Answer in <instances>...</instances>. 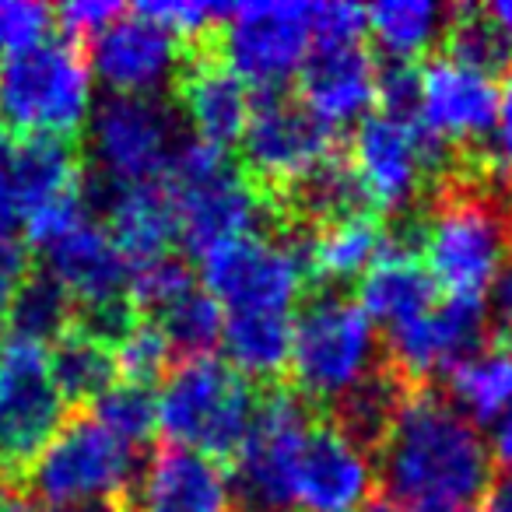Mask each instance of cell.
Here are the masks:
<instances>
[{"label":"cell","instance_id":"cell-13","mask_svg":"<svg viewBox=\"0 0 512 512\" xmlns=\"http://www.w3.org/2000/svg\"><path fill=\"white\" fill-rule=\"evenodd\" d=\"M313 425V411L299 393L274 390L260 397L232 467L235 498L246 502L249 512H285L292 505L295 474Z\"/></svg>","mask_w":512,"mask_h":512},{"label":"cell","instance_id":"cell-44","mask_svg":"<svg viewBox=\"0 0 512 512\" xmlns=\"http://www.w3.org/2000/svg\"><path fill=\"white\" fill-rule=\"evenodd\" d=\"M491 302H495V320L502 327V337H512V260L498 274L495 288H491Z\"/></svg>","mask_w":512,"mask_h":512},{"label":"cell","instance_id":"cell-32","mask_svg":"<svg viewBox=\"0 0 512 512\" xmlns=\"http://www.w3.org/2000/svg\"><path fill=\"white\" fill-rule=\"evenodd\" d=\"M151 320L158 323L165 341L172 344V355H183V362L186 358H207L214 351V344H221V334H225V313L204 292V285H193L190 292L169 302Z\"/></svg>","mask_w":512,"mask_h":512},{"label":"cell","instance_id":"cell-15","mask_svg":"<svg viewBox=\"0 0 512 512\" xmlns=\"http://www.w3.org/2000/svg\"><path fill=\"white\" fill-rule=\"evenodd\" d=\"M190 57H183V39L144 11H123L109 29H102L88 46L92 78L102 81L109 95H144L176 85Z\"/></svg>","mask_w":512,"mask_h":512},{"label":"cell","instance_id":"cell-35","mask_svg":"<svg viewBox=\"0 0 512 512\" xmlns=\"http://www.w3.org/2000/svg\"><path fill=\"white\" fill-rule=\"evenodd\" d=\"M193 285H200V281L193 278L190 264H186L183 256H158L151 264H141L130 271V306L155 316L169 302H176L179 295L190 292Z\"/></svg>","mask_w":512,"mask_h":512},{"label":"cell","instance_id":"cell-41","mask_svg":"<svg viewBox=\"0 0 512 512\" xmlns=\"http://www.w3.org/2000/svg\"><path fill=\"white\" fill-rule=\"evenodd\" d=\"M369 32L365 11L355 4H316V43H355Z\"/></svg>","mask_w":512,"mask_h":512},{"label":"cell","instance_id":"cell-38","mask_svg":"<svg viewBox=\"0 0 512 512\" xmlns=\"http://www.w3.org/2000/svg\"><path fill=\"white\" fill-rule=\"evenodd\" d=\"M379 113L393 120H421V71L414 64L390 60L379 67V88H376Z\"/></svg>","mask_w":512,"mask_h":512},{"label":"cell","instance_id":"cell-18","mask_svg":"<svg viewBox=\"0 0 512 512\" xmlns=\"http://www.w3.org/2000/svg\"><path fill=\"white\" fill-rule=\"evenodd\" d=\"M376 463L369 449L344 435L334 421H316L295 474V498L302 512H355L369 502Z\"/></svg>","mask_w":512,"mask_h":512},{"label":"cell","instance_id":"cell-30","mask_svg":"<svg viewBox=\"0 0 512 512\" xmlns=\"http://www.w3.org/2000/svg\"><path fill=\"white\" fill-rule=\"evenodd\" d=\"M74 302L50 274H29L22 288H18L15 302L8 309V323L15 341H29V344H57L67 330L74 327Z\"/></svg>","mask_w":512,"mask_h":512},{"label":"cell","instance_id":"cell-29","mask_svg":"<svg viewBox=\"0 0 512 512\" xmlns=\"http://www.w3.org/2000/svg\"><path fill=\"white\" fill-rule=\"evenodd\" d=\"M50 376L67 404H95L116 383L113 348L74 323L50 348Z\"/></svg>","mask_w":512,"mask_h":512},{"label":"cell","instance_id":"cell-7","mask_svg":"<svg viewBox=\"0 0 512 512\" xmlns=\"http://www.w3.org/2000/svg\"><path fill=\"white\" fill-rule=\"evenodd\" d=\"M383 358L376 323L355 299L341 292H320L299 309L292 337V369L299 397L306 404H330L362 386Z\"/></svg>","mask_w":512,"mask_h":512},{"label":"cell","instance_id":"cell-37","mask_svg":"<svg viewBox=\"0 0 512 512\" xmlns=\"http://www.w3.org/2000/svg\"><path fill=\"white\" fill-rule=\"evenodd\" d=\"M137 11H144L148 18L162 22L169 32H176L179 39H200L207 32H218L221 22L228 18L232 4H207V0H148L137 4Z\"/></svg>","mask_w":512,"mask_h":512},{"label":"cell","instance_id":"cell-45","mask_svg":"<svg viewBox=\"0 0 512 512\" xmlns=\"http://www.w3.org/2000/svg\"><path fill=\"white\" fill-rule=\"evenodd\" d=\"M484 498H488L484 512H512V467H502V474L491 477Z\"/></svg>","mask_w":512,"mask_h":512},{"label":"cell","instance_id":"cell-16","mask_svg":"<svg viewBox=\"0 0 512 512\" xmlns=\"http://www.w3.org/2000/svg\"><path fill=\"white\" fill-rule=\"evenodd\" d=\"M491 316L484 299H442L421 320L386 334V362L407 379H425L439 369L453 372L460 362L488 348Z\"/></svg>","mask_w":512,"mask_h":512},{"label":"cell","instance_id":"cell-31","mask_svg":"<svg viewBox=\"0 0 512 512\" xmlns=\"http://www.w3.org/2000/svg\"><path fill=\"white\" fill-rule=\"evenodd\" d=\"M446 57L488 78L512 74V36L491 22L488 8H453L446 29Z\"/></svg>","mask_w":512,"mask_h":512},{"label":"cell","instance_id":"cell-8","mask_svg":"<svg viewBox=\"0 0 512 512\" xmlns=\"http://www.w3.org/2000/svg\"><path fill=\"white\" fill-rule=\"evenodd\" d=\"M467 151H456L421 120L365 116L351 137V165L372 207L411 211L425 190L463 169Z\"/></svg>","mask_w":512,"mask_h":512},{"label":"cell","instance_id":"cell-23","mask_svg":"<svg viewBox=\"0 0 512 512\" xmlns=\"http://www.w3.org/2000/svg\"><path fill=\"white\" fill-rule=\"evenodd\" d=\"M8 186L15 218H32L50 204L85 193L81 155L67 137H22L11 144Z\"/></svg>","mask_w":512,"mask_h":512},{"label":"cell","instance_id":"cell-4","mask_svg":"<svg viewBox=\"0 0 512 512\" xmlns=\"http://www.w3.org/2000/svg\"><path fill=\"white\" fill-rule=\"evenodd\" d=\"M172 214H176V242L193 256L256 235L264 218L267 197L249 183V176L211 144L186 141L165 176Z\"/></svg>","mask_w":512,"mask_h":512},{"label":"cell","instance_id":"cell-19","mask_svg":"<svg viewBox=\"0 0 512 512\" xmlns=\"http://www.w3.org/2000/svg\"><path fill=\"white\" fill-rule=\"evenodd\" d=\"M379 67L362 39L355 43H316L299 71V99L330 130L362 123L376 106Z\"/></svg>","mask_w":512,"mask_h":512},{"label":"cell","instance_id":"cell-25","mask_svg":"<svg viewBox=\"0 0 512 512\" xmlns=\"http://www.w3.org/2000/svg\"><path fill=\"white\" fill-rule=\"evenodd\" d=\"M449 400L477 428H488L512 404V337H498L456 365L449 372Z\"/></svg>","mask_w":512,"mask_h":512},{"label":"cell","instance_id":"cell-21","mask_svg":"<svg viewBox=\"0 0 512 512\" xmlns=\"http://www.w3.org/2000/svg\"><path fill=\"white\" fill-rule=\"evenodd\" d=\"M179 109L193 130V141L228 151V144L242 141L246 134L253 99L249 85L235 71L214 57H190L186 71L179 74Z\"/></svg>","mask_w":512,"mask_h":512},{"label":"cell","instance_id":"cell-34","mask_svg":"<svg viewBox=\"0 0 512 512\" xmlns=\"http://www.w3.org/2000/svg\"><path fill=\"white\" fill-rule=\"evenodd\" d=\"M109 348H113L116 376L123 383L148 386L169 372L172 344L165 341V334L158 330L155 320H134Z\"/></svg>","mask_w":512,"mask_h":512},{"label":"cell","instance_id":"cell-17","mask_svg":"<svg viewBox=\"0 0 512 512\" xmlns=\"http://www.w3.org/2000/svg\"><path fill=\"white\" fill-rule=\"evenodd\" d=\"M498 106L502 92L488 74L470 71L449 57L428 60L421 71V123L456 151L495 137Z\"/></svg>","mask_w":512,"mask_h":512},{"label":"cell","instance_id":"cell-42","mask_svg":"<svg viewBox=\"0 0 512 512\" xmlns=\"http://www.w3.org/2000/svg\"><path fill=\"white\" fill-rule=\"evenodd\" d=\"M491 162H495L498 169L509 165V172H512V74L505 78V88H502L498 127H495V137H491Z\"/></svg>","mask_w":512,"mask_h":512},{"label":"cell","instance_id":"cell-36","mask_svg":"<svg viewBox=\"0 0 512 512\" xmlns=\"http://www.w3.org/2000/svg\"><path fill=\"white\" fill-rule=\"evenodd\" d=\"M57 22L46 4L32 0H0V60L18 57L32 46L50 39V25Z\"/></svg>","mask_w":512,"mask_h":512},{"label":"cell","instance_id":"cell-40","mask_svg":"<svg viewBox=\"0 0 512 512\" xmlns=\"http://www.w3.org/2000/svg\"><path fill=\"white\" fill-rule=\"evenodd\" d=\"M29 253L25 242L18 239L11 228H0V323L8 316L11 302H15L18 288L29 281Z\"/></svg>","mask_w":512,"mask_h":512},{"label":"cell","instance_id":"cell-46","mask_svg":"<svg viewBox=\"0 0 512 512\" xmlns=\"http://www.w3.org/2000/svg\"><path fill=\"white\" fill-rule=\"evenodd\" d=\"M0 512H57V509L43 505L39 498L18 495V491H11V488H4V484H0Z\"/></svg>","mask_w":512,"mask_h":512},{"label":"cell","instance_id":"cell-33","mask_svg":"<svg viewBox=\"0 0 512 512\" xmlns=\"http://www.w3.org/2000/svg\"><path fill=\"white\" fill-rule=\"evenodd\" d=\"M92 418H99L113 435L130 446H141L158 432V397L148 386L113 383L92 404Z\"/></svg>","mask_w":512,"mask_h":512},{"label":"cell","instance_id":"cell-1","mask_svg":"<svg viewBox=\"0 0 512 512\" xmlns=\"http://www.w3.org/2000/svg\"><path fill=\"white\" fill-rule=\"evenodd\" d=\"M376 470L386 502L400 509H467L491 484V449L449 393L418 386L393 418Z\"/></svg>","mask_w":512,"mask_h":512},{"label":"cell","instance_id":"cell-9","mask_svg":"<svg viewBox=\"0 0 512 512\" xmlns=\"http://www.w3.org/2000/svg\"><path fill=\"white\" fill-rule=\"evenodd\" d=\"M302 235H242L200 256V285L225 316H295L306 285Z\"/></svg>","mask_w":512,"mask_h":512},{"label":"cell","instance_id":"cell-43","mask_svg":"<svg viewBox=\"0 0 512 512\" xmlns=\"http://www.w3.org/2000/svg\"><path fill=\"white\" fill-rule=\"evenodd\" d=\"M488 449L502 467H512V404L488 425Z\"/></svg>","mask_w":512,"mask_h":512},{"label":"cell","instance_id":"cell-22","mask_svg":"<svg viewBox=\"0 0 512 512\" xmlns=\"http://www.w3.org/2000/svg\"><path fill=\"white\" fill-rule=\"evenodd\" d=\"M92 193L99 197L106 228L127 256L130 271L172 253L176 214H172L165 186H109L95 179Z\"/></svg>","mask_w":512,"mask_h":512},{"label":"cell","instance_id":"cell-47","mask_svg":"<svg viewBox=\"0 0 512 512\" xmlns=\"http://www.w3.org/2000/svg\"><path fill=\"white\" fill-rule=\"evenodd\" d=\"M369 512H407V509H400V505H393V502H379V505H372Z\"/></svg>","mask_w":512,"mask_h":512},{"label":"cell","instance_id":"cell-14","mask_svg":"<svg viewBox=\"0 0 512 512\" xmlns=\"http://www.w3.org/2000/svg\"><path fill=\"white\" fill-rule=\"evenodd\" d=\"M67 400L50 376V351L11 337L0 348V477L25 470L64 428Z\"/></svg>","mask_w":512,"mask_h":512},{"label":"cell","instance_id":"cell-6","mask_svg":"<svg viewBox=\"0 0 512 512\" xmlns=\"http://www.w3.org/2000/svg\"><path fill=\"white\" fill-rule=\"evenodd\" d=\"M256 404L253 383L228 362L211 355L186 358L158 390V432L169 446L221 460L242 446Z\"/></svg>","mask_w":512,"mask_h":512},{"label":"cell","instance_id":"cell-5","mask_svg":"<svg viewBox=\"0 0 512 512\" xmlns=\"http://www.w3.org/2000/svg\"><path fill=\"white\" fill-rule=\"evenodd\" d=\"M92 88V67L78 43L50 36L18 57L0 60V127L71 141L92 120Z\"/></svg>","mask_w":512,"mask_h":512},{"label":"cell","instance_id":"cell-12","mask_svg":"<svg viewBox=\"0 0 512 512\" xmlns=\"http://www.w3.org/2000/svg\"><path fill=\"white\" fill-rule=\"evenodd\" d=\"M337 155L334 130L320 123L302 99L264 92L253 102L242 134V172L267 200L292 193L309 172Z\"/></svg>","mask_w":512,"mask_h":512},{"label":"cell","instance_id":"cell-24","mask_svg":"<svg viewBox=\"0 0 512 512\" xmlns=\"http://www.w3.org/2000/svg\"><path fill=\"white\" fill-rule=\"evenodd\" d=\"M299 235L309 278L323 285H344V281L365 278L372 264L386 253L390 225H379L372 214H358V218L306 228Z\"/></svg>","mask_w":512,"mask_h":512},{"label":"cell","instance_id":"cell-11","mask_svg":"<svg viewBox=\"0 0 512 512\" xmlns=\"http://www.w3.org/2000/svg\"><path fill=\"white\" fill-rule=\"evenodd\" d=\"M218 32V60L228 71L260 92H281L316 46V4H232Z\"/></svg>","mask_w":512,"mask_h":512},{"label":"cell","instance_id":"cell-49","mask_svg":"<svg viewBox=\"0 0 512 512\" xmlns=\"http://www.w3.org/2000/svg\"><path fill=\"white\" fill-rule=\"evenodd\" d=\"M449 512H481L477 505H467V509H449Z\"/></svg>","mask_w":512,"mask_h":512},{"label":"cell","instance_id":"cell-2","mask_svg":"<svg viewBox=\"0 0 512 512\" xmlns=\"http://www.w3.org/2000/svg\"><path fill=\"white\" fill-rule=\"evenodd\" d=\"M488 155L463 162L432 190L421 218V264L449 299H484L512 260V221Z\"/></svg>","mask_w":512,"mask_h":512},{"label":"cell","instance_id":"cell-26","mask_svg":"<svg viewBox=\"0 0 512 512\" xmlns=\"http://www.w3.org/2000/svg\"><path fill=\"white\" fill-rule=\"evenodd\" d=\"M407 397H411V383L390 362H383L362 386H355L348 397L330 407V421L358 446L379 449Z\"/></svg>","mask_w":512,"mask_h":512},{"label":"cell","instance_id":"cell-10","mask_svg":"<svg viewBox=\"0 0 512 512\" xmlns=\"http://www.w3.org/2000/svg\"><path fill=\"white\" fill-rule=\"evenodd\" d=\"M183 144L179 116L165 99L109 95L88 120L95 179L109 186H162Z\"/></svg>","mask_w":512,"mask_h":512},{"label":"cell","instance_id":"cell-48","mask_svg":"<svg viewBox=\"0 0 512 512\" xmlns=\"http://www.w3.org/2000/svg\"><path fill=\"white\" fill-rule=\"evenodd\" d=\"M505 207H509V221H512V172L505 179Z\"/></svg>","mask_w":512,"mask_h":512},{"label":"cell","instance_id":"cell-39","mask_svg":"<svg viewBox=\"0 0 512 512\" xmlns=\"http://www.w3.org/2000/svg\"><path fill=\"white\" fill-rule=\"evenodd\" d=\"M127 8L120 4H109V0H71L64 8H57V25L67 32V39H95L102 29L116 22Z\"/></svg>","mask_w":512,"mask_h":512},{"label":"cell","instance_id":"cell-28","mask_svg":"<svg viewBox=\"0 0 512 512\" xmlns=\"http://www.w3.org/2000/svg\"><path fill=\"white\" fill-rule=\"evenodd\" d=\"M453 8H439L428 0H386L365 11V22L376 46L390 60L411 64L414 57L428 53L449 29Z\"/></svg>","mask_w":512,"mask_h":512},{"label":"cell","instance_id":"cell-27","mask_svg":"<svg viewBox=\"0 0 512 512\" xmlns=\"http://www.w3.org/2000/svg\"><path fill=\"white\" fill-rule=\"evenodd\" d=\"M295 316H225L228 365L253 379H278L292 362Z\"/></svg>","mask_w":512,"mask_h":512},{"label":"cell","instance_id":"cell-20","mask_svg":"<svg viewBox=\"0 0 512 512\" xmlns=\"http://www.w3.org/2000/svg\"><path fill=\"white\" fill-rule=\"evenodd\" d=\"M137 512H235V488L218 460L165 446L141 467Z\"/></svg>","mask_w":512,"mask_h":512},{"label":"cell","instance_id":"cell-3","mask_svg":"<svg viewBox=\"0 0 512 512\" xmlns=\"http://www.w3.org/2000/svg\"><path fill=\"white\" fill-rule=\"evenodd\" d=\"M137 477H141L137 446L113 435L92 414L67 418L64 428L25 467L32 498L57 512L116 509Z\"/></svg>","mask_w":512,"mask_h":512}]
</instances>
